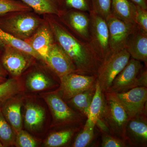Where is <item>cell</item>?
Returning a JSON list of instances; mask_svg holds the SVG:
<instances>
[{
  "instance_id": "1",
  "label": "cell",
  "mask_w": 147,
  "mask_h": 147,
  "mask_svg": "<svg viewBox=\"0 0 147 147\" xmlns=\"http://www.w3.org/2000/svg\"><path fill=\"white\" fill-rule=\"evenodd\" d=\"M43 18L50 27L55 42L71 59L76 73L97 76L98 70L103 61L90 42L74 34L58 16L45 14Z\"/></svg>"
},
{
  "instance_id": "2",
  "label": "cell",
  "mask_w": 147,
  "mask_h": 147,
  "mask_svg": "<svg viewBox=\"0 0 147 147\" xmlns=\"http://www.w3.org/2000/svg\"><path fill=\"white\" fill-rule=\"evenodd\" d=\"M44 21L32 11L10 12L0 16V28L18 39L31 36Z\"/></svg>"
},
{
  "instance_id": "3",
  "label": "cell",
  "mask_w": 147,
  "mask_h": 147,
  "mask_svg": "<svg viewBox=\"0 0 147 147\" xmlns=\"http://www.w3.org/2000/svg\"><path fill=\"white\" fill-rule=\"evenodd\" d=\"M52 116L51 127L65 128L84 125L87 118L72 110L57 91L43 94Z\"/></svg>"
},
{
  "instance_id": "4",
  "label": "cell",
  "mask_w": 147,
  "mask_h": 147,
  "mask_svg": "<svg viewBox=\"0 0 147 147\" xmlns=\"http://www.w3.org/2000/svg\"><path fill=\"white\" fill-rule=\"evenodd\" d=\"M103 94L104 104L100 117L108 125L111 135L125 142V128L129 120L128 115L114 93Z\"/></svg>"
},
{
  "instance_id": "5",
  "label": "cell",
  "mask_w": 147,
  "mask_h": 147,
  "mask_svg": "<svg viewBox=\"0 0 147 147\" xmlns=\"http://www.w3.org/2000/svg\"><path fill=\"white\" fill-rule=\"evenodd\" d=\"M125 48L111 54L101 64L97 73V80L103 93L108 92L116 76L124 68L130 59Z\"/></svg>"
},
{
  "instance_id": "6",
  "label": "cell",
  "mask_w": 147,
  "mask_h": 147,
  "mask_svg": "<svg viewBox=\"0 0 147 147\" xmlns=\"http://www.w3.org/2000/svg\"><path fill=\"white\" fill-rule=\"evenodd\" d=\"M90 14V42L103 62L112 54L109 45L108 25L105 18L93 11Z\"/></svg>"
},
{
  "instance_id": "7",
  "label": "cell",
  "mask_w": 147,
  "mask_h": 147,
  "mask_svg": "<svg viewBox=\"0 0 147 147\" xmlns=\"http://www.w3.org/2000/svg\"><path fill=\"white\" fill-rule=\"evenodd\" d=\"M1 62L3 67L12 78L18 79L37 60L32 56L18 49L6 45Z\"/></svg>"
},
{
  "instance_id": "8",
  "label": "cell",
  "mask_w": 147,
  "mask_h": 147,
  "mask_svg": "<svg viewBox=\"0 0 147 147\" xmlns=\"http://www.w3.org/2000/svg\"><path fill=\"white\" fill-rule=\"evenodd\" d=\"M97 76L73 72L59 78L60 86L57 92L64 101L94 86Z\"/></svg>"
},
{
  "instance_id": "9",
  "label": "cell",
  "mask_w": 147,
  "mask_h": 147,
  "mask_svg": "<svg viewBox=\"0 0 147 147\" xmlns=\"http://www.w3.org/2000/svg\"><path fill=\"white\" fill-rule=\"evenodd\" d=\"M109 33V45L112 54L125 48L131 34L137 28L136 24L125 22L111 15L106 19Z\"/></svg>"
},
{
  "instance_id": "10",
  "label": "cell",
  "mask_w": 147,
  "mask_h": 147,
  "mask_svg": "<svg viewBox=\"0 0 147 147\" xmlns=\"http://www.w3.org/2000/svg\"><path fill=\"white\" fill-rule=\"evenodd\" d=\"M114 94L126 111L129 119L147 114V88L137 87Z\"/></svg>"
},
{
  "instance_id": "11",
  "label": "cell",
  "mask_w": 147,
  "mask_h": 147,
  "mask_svg": "<svg viewBox=\"0 0 147 147\" xmlns=\"http://www.w3.org/2000/svg\"><path fill=\"white\" fill-rule=\"evenodd\" d=\"M144 67L142 62L130 59L124 68L114 79L107 92L119 93L138 87L137 76Z\"/></svg>"
},
{
  "instance_id": "12",
  "label": "cell",
  "mask_w": 147,
  "mask_h": 147,
  "mask_svg": "<svg viewBox=\"0 0 147 147\" xmlns=\"http://www.w3.org/2000/svg\"><path fill=\"white\" fill-rule=\"evenodd\" d=\"M58 17L74 34L85 41L90 42V13L69 9L63 11Z\"/></svg>"
},
{
  "instance_id": "13",
  "label": "cell",
  "mask_w": 147,
  "mask_h": 147,
  "mask_svg": "<svg viewBox=\"0 0 147 147\" xmlns=\"http://www.w3.org/2000/svg\"><path fill=\"white\" fill-rule=\"evenodd\" d=\"M45 63L59 79L69 74L76 72L75 66L71 59L55 42L50 47Z\"/></svg>"
},
{
  "instance_id": "14",
  "label": "cell",
  "mask_w": 147,
  "mask_h": 147,
  "mask_svg": "<svg viewBox=\"0 0 147 147\" xmlns=\"http://www.w3.org/2000/svg\"><path fill=\"white\" fill-rule=\"evenodd\" d=\"M125 136L127 147H146L147 114L129 119L125 128Z\"/></svg>"
},
{
  "instance_id": "15",
  "label": "cell",
  "mask_w": 147,
  "mask_h": 147,
  "mask_svg": "<svg viewBox=\"0 0 147 147\" xmlns=\"http://www.w3.org/2000/svg\"><path fill=\"white\" fill-rule=\"evenodd\" d=\"M24 41L42 57L44 63L51 45L55 42L52 31L44 19L35 32Z\"/></svg>"
},
{
  "instance_id": "16",
  "label": "cell",
  "mask_w": 147,
  "mask_h": 147,
  "mask_svg": "<svg viewBox=\"0 0 147 147\" xmlns=\"http://www.w3.org/2000/svg\"><path fill=\"white\" fill-rule=\"evenodd\" d=\"M130 57L147 65V32L137 26L129 38L125 47Z\"/></svg>"
},
{
  "instance_id": "17",
  "label": "cell",
  "mask_w": 147,
  "mask_h": 147,
  "mask_svg": "<svg viewBox=\"0 0 147 147\" xmlns=\"http://www.w3.org/2000/svg\"><path fill=\"white\" fill-rule=\"evenodd\" d=\"M25 86L29 91L39 92L56 88L59 84L42 68L36 67L27 75Z\"/></svg>"
},
{
  "instance_id": "18",
  "label": "cell",
  "mask_w": 147,
  "mask_h": 147,
  "mask_svg": "<svg viewBox=\"0 0 147 147\" xmlns=\"http://www.w3.org/2000/svg\"><path fill=\"white\" fill-rule=\"evenodd\" d=\"M23 99L18 94L8 99L1 107L3 115L16 134L23 129Z\"/></svg>"
},
{
  "instance_id": "19",
  "label": "cell",
  "mask_w": 147,
  "mask_h": 147,
  "mask_svg": "<svg viewBox=\"0 0 147 147\" xmlns=\"http://www.w3.org/2000/svg\"><path fill=\"white\" fill-rule=\"evenodd\" d=\"M24 123L27 130L31 132L39 131L43 127L46 120L45 109L32 101H28L25 105Z\"/></svg>"
},
{
  "instance_id": "20",
  "label": "cell",
  "mask_w": 147,
  "mask_h": 147,
  "mask_svg": "<svg viewBox=\"0 0 147 147\" xmlns=\"http://www.w3.org/2000/svg\"><path fill=\"white\" fill-rule=\"evenodd\" d=\"M137 6L130 0H111V13L120 20L135 23Z\"/></svg>"
},
{
  "instance_id": "21",
  "label": "cell",
  "mask_w": 147,
  "mask_h": 147,
  "mask_svg": "<svg viewBox=\"0 0 147 147\" xmlns=\"http://www.w3.org/2000/svg\"><path fill=\"white\" fill-rule=\"evenodd\" d=\"M95 86L96 84L90 88L67 100V104L72 110L88 119L90 105L95 91Z\"/></svg>"
},
{
  "instance_id": "22",
  "label": "cell",
  "mask_w": 147,
  "mask_h": 147,
  "mask_svg": "<svg viewBox=\"0 0 147 147\" xmlns=\"http://www.w3.org/2000/svg\"><path fill=\"white\" fill-rule=\"evenodd\" d=\"M38 15L52 14L59 16L61 14L60 0H20Z\"/></svg>"
},
{
  "instance_id": "23",
  "label": "cell",
  "mask_w": 147,
  "mask_h": 147,
  "mask_svg": "<svg viewBox=\"0 0 147 147\" xmlns=\"http://www.w3.org/2000/svg\"><path fill=\"white\" fill-rule=\"evenodd\" d=\"M82 126L73 127L62 129L54 131L48 136L44 142V146L48 147L64 146L68 144L83 127Z\"/></svg>"
},
{
  "instance_id": "24",
  "label": "cell",
  "mask_w": 147,
  "mask_h": 147,
  "mask_svg": "<svg viewBox=\"0 0 147 147\" xmlns=\"http://www.w3.org/2000/svg\"><path fill=\"white\" fill-rule=\"evenodd\" d=\"M0 39L6 45L15 47L32 56L38 60L43 61L42 57L26 42L18 39L0 28Z\"/></svg>"
},
{
  "instance_id": "25",
  "label": "cell",
  "mask_w": 147,
  "mask_h": 147,
  "mask_svg": "<svg viewBox=\"0 0 147 147\" xmlns=\"http://www.w3.org/2000/svg\"><path fill=\"white\" fill-rule=\"evenodd\" d=\"M95 127V123L87 119L82 129L74 137L71 147H86L89 146L94 138Z\"/></svg>"
},
{
  "instance_id": "26",
  "label": "cell",
  "mask_w": 147,
  "mask_h": 147,
  "mask_svg": "<svg viewBox=\"0 0 147 147\" xmlns=\"http://www.w3.org/2000/svg\"><path fill=\"white\" fill-rule=\"evenodd\" d=\"M22 90L18 79L11 77L0 84V108L8 99L21 93Z\"/></svg>"
},
{
  "instance_id": "27",
  "label": "cell",
  "mask_w": 147,
  "mask_h": 147,
  "mask_svg": "<svg viewBox=\"0 0 147 147\" xmlns=\"http://www.w3.org/2000/svg\"><path fill=\"white\" fill-rule=\"evenodd\" d=\"M103 94H104L96 80L95 91L90 105L89 115L88 117L95 123L97 119L100 117L102 113L104 104Z\"/></svg>"
},
{
  "instance_id": "28",
  "label": "cell",
  "mask_w": 147,
  "mask_h": 147,
  "mask_svg": "<svg viewBox=\"0 0 147 147\" xmlns=\"http://www.w3.org/2000/svg\"><path fill=\"white\" fill-rule=\"evenodd\" d=\"M16 136V133L6 120L0 108V142L3 147L14 146Z\"/></svg>"
},
{
  "instance_id": "29",
  "label": "cell",
  "mask_w": 147,
  "mask_h": 147,
  "mask_svg": "<svg viewBox=\"0 0 147 147\" xmlns=\"http://www.w3.org/2000/svg\"><path fill=\"white\" fill-rule=\"evenodd\" d=\"M32 11L30 7L20 0H0V16L15 11Z\"/></svg>"
},
{
  "instance_id": "30",
  "label": "cell",
  "mask_w": 147,
  "mask_h": 147,
  "mask_svg": "<svg viewBox=\"0 0 147 147\" xmlns=\"http://www.w3.org/2000/svg\"><path fill=\"white\" fill-rule=\"evenodd\" d=\"M60 1L62 13L69 9L82 11L88 13L92 11L91 0H60Z\"/></svg>"
},
{
  "instance_id": "31",
  "label": "cell",
  "mask_w": 147,
  "mask_h": 147,
  "mask_svg": "<svg viewBox=\"0 0 147 147\" xmlns=\"http://www.w3.org/2000/svg\"><path fill=\"white\" fill-rule=\"evenodd\" d=\"M14 146L17 147H35L38 146L36 139L23 129L16 134Z\"/></svg>"
},
{
  "instance_id": "32",
  "label": "cell",
  "mask_w": 147,
  "mask_h": 147,
  "mask_svg": "<svg viewBox=\"0 0 147 147\" xmlns=\"http://www.w3.org/2000/svg\"><path fill=\"white\" fill-rule=\"evenodd\" d=\"M92 11L105 20L111 15V0H91Z\"/></svg>"
},
{
  "instance_id": "33",
  "label": "cell",
  "mask_w": 147,
  "mask_h": 147,
  "mask_svg": "<svg viewBox=\"0 0 147 147\" xmlns=\"http://www.w3.org/2000/svg\"><path fill=\"white\" fill-rule=\"evenodd\" d=\"M101 144L102 147H127L125 142L121 139L113 137L111 134L101 133Z\"/></svg>"
},
{
  "instance_id": "34",
  "label": "cell",
  "mask_w": 147,
  "mask_h": 147,
  "mask_svg": "<svg viewBox=\"0 0 147 147\" xmlns=\"http://www.w3.org/2000/svg\"><path fill=\"white\" fill-rule=\"evenodd\" d=\"M137 11L135 16V23L137 26L147 32V9L136 5Z\"/></svg>"
},
{
  "instance_id": "35",
  "label": "cell",
  "mask_w": 147,
  "mask_h": 147,
  "mask_svg": "<svg viewBox=\"0 0 147 147\" xmlns=\"http://www.w3.org/2000/svg\"><path fill=\"white\" fill-rule=\"evenodd\" d=\"M138 87L147 88V66L142 69L137 76Z\"/></svg>"
},
{
  "instance_id": "36",
  "label": "cell",
  "mask_w": 147,
  "mask_h": 147,
  "mask_svg": "<svg viewBox=\"0 0 147 147\" xmlns=\"http://www.w3.org/2000/svg\"><path fill=\"white\" fill-rule=\"evenodd\" d=\"M95 127L99 129L100 133L110 134V130L105 121L100 117L97 119L95 122Z\"/></svg>"
},
{
  "instance_id": "37",
  "label": "cell",
  "mask_w": 147,
  "mask_h": 147,
  "mask_svg": "<svg viewBox=\"0 0 147 147\" xmlns=\"http://www.w3.org/2000/svg\"><path fill=\"white\" fill-rule=\"evenodd\" d=\"M136 5L147 9V0H130Z\"/></svg>"
},
{
  "instance_id": "38",
  "label": "cell",
  "mask_w": 147,
  "mask_h": 147,
  "mask_svg": "<svg viewBox=\"0 0 147 147\" xmlns=\"http://www.w3.org/2000/svg\"><path fill=\"white\" fill-rule=\"evenodd\" d=\"M8 73L6 71L4 67H3L2 64L1 63V60H0V75L3 76L4 77H6L7 76Z\"/></svg>"
},
{
  "instance_id": "39",
  "label": "cell",
  "mask_w": 147,
  "mask_h": 147,
  "mask_svg": "<svg viewBox=\"0 0 147 147\" xmlns=\"http://www.w3.org/2000/svg\"><path fill=\"white\" fill-rule=\"evenodd\" d=\"M6 77H4L3 76H2V75H0V84L2 83L3 82H4L6 80Z\"/></svg>"
},
{
  "instance_id": "40",
  "label": "cell",
  "mask_w": 147,
  "mask_h": 147,
  "mask_svg": "<svg viewBox=\"0 0 147 147\" xmlns=\"http://www.w3.org/2000/svg\"><path fill=\"white\" fill-rule=\"evenodd\" d=\"M5 46V45L4 44L3 42L2 41V40L0 39V48H3Z\"/></svg>"
},
{
  "instance_id": "41",
  "label": "cell",
  "mask_w": 147,
  "mask_h": 147,
  "mask_svg": "<svg viewBox=\"0 0 147 147\" xmlns=\"http://www.w3.org/2000/svg\"><path fill=\"white\" fill-rule=\"evenodd\" d=\"M0 147H3V145L2 144L1 142H0Z\"/></svg>"
}]
</instances>
